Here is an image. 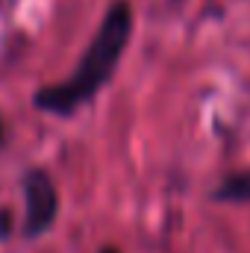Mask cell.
Wrapping results in <instances>:
<instances>
[{
  "label": "cell",
  "instance_id": "cell-3",
  "mask_svg": "<svg viewBox=\"0 0 250 253\" xmlns=\"http://www.w3.org/2000/svg\"><path fill=\"white\" fill-rule=\"evenodd\" d=\"M221 203H250V171H233L227 174L212 194Z\"/></svg>",
  "mask_w": 250,
  "mask_h": 253
},
{
  "label": "cell",
  "instance_id": "cell-2",
  "mask_svg": "<svg viewBox=\"0 0 250 253\" xmlns=\"http://www.w3.org/2000/svg\"><path fill=\"white\" fill-rule=\"evenodd\" d=\"M24 206H27V212H24V233L27 236H39L56 221L59 194H56L53 180L47 177V171L33 168L24 177Z\"/></svg>",
  "mask_w": 250,
  "mask_h": 253
},
{
  "label": "cell",
  "instance_id": "cell-1",
  "mask_svg": "<svg viewBox=\"0 0 250 253\" xmlns=\"http://www.w3.org/2000/svg\"><path fill=\"white\" fill-rule=\"evenodd\" d=\"M129 36H132V9L126 0H115L106 9L91 44L80 56L74 74L56 85H44L33 103L50 115H71L74 109L88 103L112 80L126 44H129Z\"/></svg>",
  "mask_w": 250,
  "mask_h": 253
},
{
  "label": "cell",
  "instance_id": "cell-4",
  "mask_svg": "<svg viewBox=\"0 0 250 253\" xmlns=\"http://www.w3.org/2000/svg\"><path fill=\"white\" fill-rule=\"evenodd\" d=\"M6 144V124H3V118H0V147Z\"/></svg>",
  "mask_w": 250,
  "mask_h": 253
}]
</instances>
